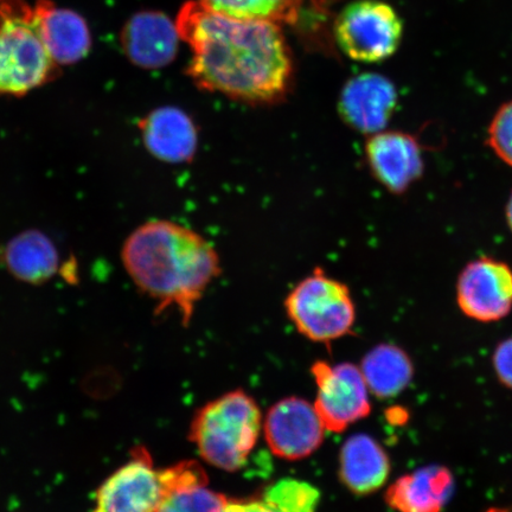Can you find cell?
<instances>
[{"label":"cell","mask_w":512,"mask_h":512,"mask_svg":"<svg viewBox=\"0 0 512 512\" xmlns=\"http://www.w3.org/2000/svg\"><path fill=\"white\" fill-rule=\"evenodd\" d=\"M456 293L466 317L479 323L499 322L512 311V268L503 260L480 256L459 273Z\"/></svg>","instance_id":"9c48e42d"},{"label":"cell","mask_w":512,"mask_h":512,"mask_svg":"<svg viewBox=\"0 0 512 512\" xmlns=\"http://www.w3.org/2000/svg\"><path fill=\"white\" fill-rule=\"evenodd\" d=\"M486 145L512 168V100L498 108L488 127Z\"/></svg>","instance_id":"603a6c76"},{"label":"cell","mask_w":512,"mask_h":512,"mask_svg":"<svg viewBox=\"0 0 512 512\" xmlns=\"http://www.w3.org/2000/svg\"><path fill=\"white\" fill-rule=\"evenodd\" d=\"M216 14L248 21L291 24L297 21L303 0H197Z\"/></svg>","instance_id":"ffe728a7"},{"label":"cell","mask_w":512,"mask_h":512,"mask_svg":"<svg viewBox=\"0 0 512 512\" xmlns=\"http://www.w3.org/2000/svg\"><path fill=\"white\" fill-rule=\"evenodd\" d=\"M453 491L452 472L445 466L430 465L396 479L384 499L398 512H443Z\"/></svg>","instance_id":"9a60e30c"},{"label":"cell","mask_w":512,"mask_h":512,"mask_svg":"<svg viewBox=\"0 0 512 512\" xmlns=\"http://www.w3.org/2000/svg\"><path fill=\"white\" fill-rule=\"evenodd\" d=\"M224 512H281L272 507L264 499H255V501L236 502L229 501Z\"/></svg>","instance_id":"d4e9b609"},{"label":"cell","mask_w":512,"mask_h":512,"mask_svg":"<svg viewBox=\"0 0 512 512\" xmlns=\"http://www.w3.org/2000/svg\"><path fill=\"white\" fill-rule=\"evenodd\" d=\"M505 222H507V226L512 234V189L508 198L507 204H505Z\"/></svg>","instance_id":"484cf974"},{"label":"cell","mask_w":512,"mask_h":512,"mask_svg":"<svg viewBox=\"0 0 512 512\" xmlns=\"http://www.w3.org/2000/svg\"><path fill=\"white\" fill-rule=\"evenodd\" d=\"M230 499L207 485L178 489L165 497L157 512H224Z\"/></svg>","instance_id":"7402d4cb"},{"label":"cell","mask_w":512,"mask_h":512,"mask_svg":"<svg viewBox=\"0 0 512 512\" xmlns=\"http://www.w3.org/2000/svg\"><path fill=\"white\" fill-rule=\"evenodd\" d=\"M121 258L133 283L156 300L157 311L175 307L185 326L221 274L215 247L195 230L168 220L149 221L134 230Z\"/></svg>","instance_id":"7a4b0ae2"},{"label":"cell","mask_w":512,"mask_h":512,"mask_svg":"<svg viewBox=\"0 0 512 512\" xmlns=\"http://www.w3.org/2000/svg\"><path fill=\"white\" fill-rule=\"evenodd\" d=\"M4 260L14 277L31 285H40L53 278L60 264L53 241L36 229L15 236L5 248Z\"/></svg>","instance_id":"ac0fdd59"},{"label":"cell","mask_w":512,"mask_h":512,"mask_svg":"<svg viewBox=\"0 0 512 512\" xmlns=\"http://www.w3.org/2000/svg\"><path fill=\"white\" fill-rule=\"evenodd\" d=\"M139 130L146 150L160 162L184 164L196 156L198 127L181 108H156L140 121Z\"/></svg>","instance_id":"5bb4252c"},{"label":"cell","mask_w":512,"mask_h":512,"mask_svg":"<svg viewBox=\"0 0 512 512\" xmlns=\"http://www.w3.org/2000/svg\"><path fill=\"white\" fill-rule=\"evenodd\" d=\"M288 318L312 342L329 344L351 334L356 307L349 287L317 267L288 293Z\"/></svg>","instance_id":"8992f818"},{"label":"cell","mask_w":512,"mask_h":512,"mask_svg":"<svg viewBox=\"0 0 512 512\" xmlns=\"http://www.w3.org/2000/svg\"><path fill=\"white\" fill-rule=\"evenodd\" d=\"M264 501L281 512H316L319 491L297 479H281L267 488Z\"/></svg>","instance_id":"44dd1931"},{"label":"cell","mask_w":512,"mask_h":512,"mask_svg":"<svg viewBox=\"0 0 512 512\" xmlns=\"http://www.w3.org/2000/svg\"><path fill=\"white\" fill-rule=\"evenodd\" d=\"M261 420L254 399L242 390H234L196 413L190 440L208 464L224 471H239L258 444Z\"/></svg>","instance_id":"3957f363"},{"label":"cell","mask_w":512,"mask_h":512,"mask_svg":"<svg viewBox=\"0 0 512 512\" xmlns=\"http://www.w3.org/2000/svg\"><path fill=\"white\" fill-rule=\"evenodd\" d=\"M59 67L43 42L36 6L0 0V95H27L53 81Z\"/></svg>","instance_id":"5b68a950"},{"label":"cell","mask_w":512,"mask_h":512,"mask_svg":"<svg viewBox=\"0 0 512 512\" xmlns=\"http://www.w3.org/2000/svg\"><path fill=\"white\" fill-rule=\"evenodd\" d=\"M176 25L191 50L187 74L201 91L254 106L290 94L293 61L281 25L216 14L197 0L183 5Z\"/></svg>","instance_id":"6da1fadb"},{"label":"cell","mask_w":512,"mask_h":512,"mask_svg":"<svg viewBox=\"0 0 512 512\" xmlns=\"http://www.w3.org/2000/svg\"><path fill=\"white\" fill-rule=\"evenodd\" d=\"M179 32L176 21L160 11L134 14L121 31V46L127 59L143 69H162L174 62L178 53Z\"/></svg>","instance_id":"4fadbf2b"},{"label":"cell","mask_w":512,"mask_h":512,"mask_svg":"<svg viewBox=\"0 0 512 512\" xmlns=\"http://www.w3.org/2000/svg\"><path fill=\"white\" fill-rule=\"evenodd\" d=\"M361 373L371 394L381 400L393 399L406 390L414 376L407 352L394 344H380L364 356Z\"/></svg>","instance_id":"d6986e66"},{"label":"cell","mask_w":512,"mask_h":512,"mask_svg":"<svg viewBox=\"0 0 512 512\" xmlns=\"http://www.w3.org/2000/svg\"><path fill=\"white\" fill-rule=\"evenodd\" d=\"M495 374L505 388L512 390V337L504 339L492 356Z\"/></svg>","instance_id":"cb8c5ba5"},{"label":"cell","mask_w":512,"mask_h":512,"mask_svg":"<svg viewBox=\"0 0 512 512\" xmlns=\"http://www.w3.org/2000/svg\"><path fill=\"white\" fill-rule=\"evenodd\" d=\"M334 31L339 48L351 60L377 63L400 48L403 22L393 6L382 0H356L338 15Z\"/></svg>","instance_id":"52a82bcc"},{"label":"cell","mask_w":512,"mask_h":512,"mask_svg":"<svg viewBox=\"0 0 512 512\" xmlns=\"http://www.w3.org/2000/svg\"><path fill=\"white\" fill-rule=\"evenodd\" d=\"M208 483L200 464L188 460L158 470L150 452L139 446L128 462L100 485L89 512H157L171 492Z\"/></svg>","instance_id":"277c9868"},{"label":"cell","mask_w":512,"mask_h":512,"mask_svg":"<svg viewBox=\"0 0 512 512\" xmlns=\"http://www.w3.org/2000/svg\"><path fill=\"white\" fill-rule=\"evenodd\" d=\"M390 469L388 453L370 435L355 434L345 441L339 475L352 494L366 496L379 491L387 483Z\"/></svg>","instance_id":"e0dca14e"},{"label":"cell","mask_w":512,"mask_h":512,"mask_svg":"<svg viewBox=\"0 0 512 512\" xmlns=\"http://www.w3.org/2000/svg\"><path fill=\"white\" fill-rule=\"evenodd\" d=\"M484 512H512V504L511 505H507V507H495V508H490Z\"/></svg>","instance_id":"4316f807"},{"label":"cell","mask_w":512,"mask_h":512,"mask_svg":"<svg viewBox=\"0 0 512 512\" xmlns=\"http://www.w3.org/2000/svg\"><path fill=\"white\" fill-rule=\"evenodd\" d=\"M311 371L318 387L315 408L326 431L342 433L371 413L367 383L354 364L316 362Z\"/></svg>","instance_id":"ba28073f"},{"label":"cell","mask_w":512,"mask_h":512,"mask_svg":"<svg viewBox=\"0 0 512 512\" xmlns=\"http://www.w3.org/2000/svg\"><path fill=\"white\" fill-rule=\"evenodd\" d=\"M364 157L370 174L396 196L406 194L424 176V150L418 137L409 132L383 130L371 134Z\"/></svg>","instance_id":"30bf717a"},{"label":"cell","mask_w":512,"mask_h":512,"mask_svg":"<svg viewBox=\"0 0 512 512\" xmlns=\"http://www.w3.org/2000/svg\"><path fill=\"white\" fill-rule=\"evenodd\" d=\"M398 105L399 93L392 80L377 73H363L345 83L338 112L344 124L369 137L386 130Z\"/></svg>","instance_id":"7c38bea8"},{"label":"cell","mask_w":512,"mask_h":512,"mask_svg":"<svg viewBox=\"0 0 512 512\" xmlns=\"http://www.w3.org/2000/svg\"><path fill=\"white\" fill-rule=\"evenodd\" d=\"M265 438L275 456L299 460L322 446L325 427L310 402L299 398L281 400L268 411Z\"/></svg>","instance_id":"8fae6325"},{"label":"cell","mask_w":512,"mask_h":512,"mask_svg":"<svg viewBox=\"0 0 512 512\" xmlns=\"http://www.w3.org/2000/svg\"><path fill=\"white\" fill-rule=\"evenodd\" d=\"M41 34L51 59L59 66L80 62L92 49V35L86 19L78 12L59 8L51 0H37Z\"/></svg>","instance_id":"2e32d148"}]
</instances>
